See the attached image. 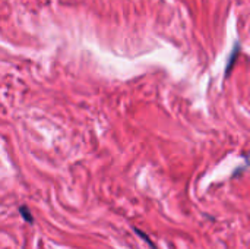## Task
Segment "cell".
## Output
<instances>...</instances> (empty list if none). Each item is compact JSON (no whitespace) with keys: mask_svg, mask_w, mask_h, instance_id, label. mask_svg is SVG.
Returning <instances> with one entry per match:
<instances>
[{"mask_svg":"<svg viewBox=\"0 0 250 249\" xmlns=\"http://www.w3.org/2000/svg\"><path fill=\"white\" fill-rule=\"evenodd\" d=\"M21 213L23 214V217H25V220H26V222L32 223V217H31L29 211H26V208H25V207H22V208H21Z\"/></svg>","mask_w":250,"mask_h":249,"instance_id":"cell-1","label":"cell"}]
</instances>
